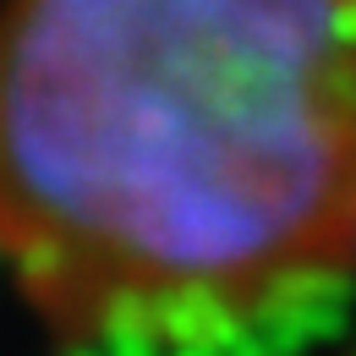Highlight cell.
<instances>
[{
  "label": "cell",
  "instance_id": "6da1fadb",
  "mask_svg": "<svg viewBox=\"0 0 356 356\" xmlns=\"http://www.w3.org/2000/svg\"><path fill=\"white\" fill-rule=\"evenodd\" d=\"M0 280L83 356L356 280V0H0Z\"/></svg>",
  "mask_w": 356,
  "mask_h": 356
}]
</instances>
